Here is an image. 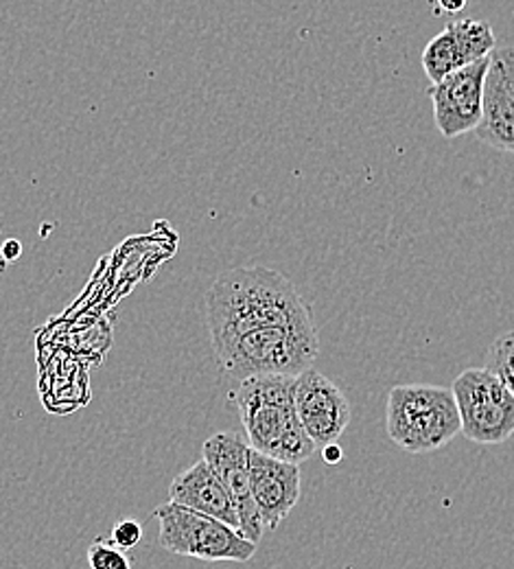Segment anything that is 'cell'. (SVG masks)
I'll use <instances>...</instances> for the list:
<instances>
[{
    "label": "cell",
    "instance_id": "obj_1",
    "mask_svg": "<svg viewBox=\"0 0 514 569\" xmlns=\"http://www.w3.org/2000/svg\"><path fill=\"white\" fill-rule=\"evenodd\" d=\"M206 320L213 351L250 331L313 322L295 284L261 266L220 274L206 293Z\"/></svg>",
    "mask_w": 514,
    "mask_h": 569
},
{
    "label": "cell",
    "instance_id": "obj_8",
    "mask_svg": "<svg viewBox=\"0 0 514 569\" xmlns=\"http://www.w3.org/2000/svg\"><path fill=\"white\" fill-rule=\"evenodd\" d=\"M294 406L300 426L318 449L335 445L353 417L344 390L313 368L295 377Z\"/></svg>",
    "mask_w": 514,
    "mask_h": 569
},
{
    "label": "cell",
    "instance_id": "obj_12",
    "mask_svg": "<svg viewBox=\"0 0 514 569\" xmlns=\"http://www.w3.org/2000/svg\"><path fill=\"white\" fill-rule=\"evenodd\" d=\"M250 485L256 510L261 515L265 530H276L285 517L294 510L300 491L302 476L300 465H292L259 451H250Z\"/></svg>",
    "mask_w": 514,
    "mask_h": 569
},
{
    "label": "cell",
    "instance_id": "obj_14",
    "mask_svg": "<svg viewBox=\"0 0 514 569\" xmlns=\"http://www.w3.org/2000/svg\"><path fill=\"white\" fill-rule=\"evenodd\" d=\"M484 368H488L493 375H497L514 395V331L500 336L491 345Z\"/></svg>",
    "mask_w": 514,
    "mask_h": 569
},
{
    "label": "cell",
    "instance_id": "obj_17",
    "mask_svg": "<svg viewBox=\"0 0 514 569\" xmlns=\"http://www.w3.org/2000/svg\"><path fill=\"white\" fill-rule=\"evenodd\" d=\"M436 2L442 13H460L468 4V0H436Z\"/></svg>",
    "mask_w": 514,
    "mask_h": 569
},
{
    "label": "cell",
    "instance_id": "obj_19",
    "mask_svg": "<svg viewBox=\"0 0 514 569\" xmlns=\"http://www.w3.org/2000/svg\"><path fill=\"white\" fill-rule=\"evenodd\" d=\"M322 451H324V460H326L329 465H335V462L342 460V451H340L335 445H329V447H324Z\"/></svg>",
    "mask_w": 514,
    "mask_h": 569
},
{
    "label": "cell",
    "instance_id": "obj_13",
    "mask_svg": "<svg viewBox=\"0 0 514 569\" xmlns=\"http://www.w3.org/2000/svg\"><path fill=\"white\" fill-rule=\"evenodd\" d=\"M169 501L178 506H187L202 515L215 517L223 523L232 526L234 530L241 528L234 501L225 491L218 473L211 469V465L204 458L193 462L189 469H184L180 476L173 478L169 487Z\"/></svg>",
    "mask_w": 514,
    "mask_h": 569
},
{
    "label": "cell",
    "instance_id": "obj_2",
    "mask_svg": "<svg viewBox=\"0 0 514 569\" xmlns=\"http://www.w3.org/2000/svg\"><path fill=\"white\" fill-rule=\"evenodd\" d=\"M295 377H250L230 392L245 429V440L259 453L302 465L318 447L300 426L294 406Z\"/></svg>",
    "mask_w": 514,
    "mask_h": 569
},
{
    "label": "cell",
    "instance_id": "obj_7",
    "mask_svg": "<svg viewBox=\"0 0 514 569\" xmlns=\"http://www.w3.org/2000/svg\"><path fill=\"white\" fill-rule=\"evenodd\" d=\"M250 442L236 433V431H220L211 436L202 447V458L211 465V469L218 473L225 491L236 506L239 512V532L252 541L259 543L263 539V521L256 510V503L252 498V485H250Z\"/></svg>",
    "mask_w": 514,
    "mask_h": 569
},
{
    "label": "cell",
    "instance_id": "obj_6",
    "mask_svg": "<svg viewBox=\"0 0 514 569\" xmlns=\"http://www.w3.org/2000/svg\"><path fill=\"white\" fill-rule=\"evenodd\" d=\"M460 433L477 445H502L514 433V395L488 368H466L451 386Z\"/></svg>",
    "mask_w": 514,
    "mask_h": 569
},
{
    "label": "cell",
    "instance_id": "obj_11",
    "mask_svg": "<svg viewBox=\"0 0 514 569\" xmlns=\"http://www.w3.org/2000/svg\"><path fill=\"white\" fill-rule=\"evenodd\" d=\"M497 47L493 27L486 20L464 18L446 24L423 51V69L432 86L446 74L488 58Z\"/></svg>",
    "mask_w": 514,
    "mask_h": 569
},
{
    "label": "cell",
    "instance_id": "obj_15",
    "mask_svg": "<svg viewBox=\"0 0 514 569\" xmlns=\"http://www.w3.org/2000/svg\"><path fill=\"white\" fill-rule=\"evenodd\" d=\"M88 568L90 569H134L132 559L125 550L112 543V539L99 537L88 548Z\"/></svg>",
    "mask_w": 514,
    "mask_h": 569
},
{
    "label": "cell",
    "instance_id": "obj_3",
    "mask_svg": "<svg viewBox=\"0 0 514 569\" xmlns=\"http://www.w3.org/2000/svg\"><path fill=\"white\" fill-rule=\"evenodd\" d=\"M387 436L407 453H430L460 433V415L451 388L430 383L394 386L387 395Z\"/></svg>",
    "mask_w": 514,
    "mask_h": 569
},
{
    "label": "cell",
    "instance_id": "obj_5",
    "mask_svg": "<svg viewBox=\"0 0 514 569\" xmlns=\"http://www.w3.org/2000/svg\"><path fill=\"white\" fill-rule=\"evenodd\" d=\"M153 519L158 521L160 548L178 557H193L211 563H245L256 552V543L248 541L232 526L173 501L158 506Z\"/></svg>",
    "mask_w": 514,
    "mask_h": 569
},
{
    "label": "cell",
    "instance_id": "obj_4",
    "mask_svg": "<svg viewBox=\"0 0 514 569\" xmlns=\"http://www.w3.org/2000/svg\"><path fill=\"white\" fill-rule=\"evenodd\" d=\"M318 356L320 340L313 322L250 331L215 349L221 370L239 381L261 375L298 377Z\"/></svg>",
    "mask_w": 514,
    "mask_h": 569
},
{
    "label": "cell",
    "instance_id": "obj_9",
    "mask_svg": "<svg viewBox=\"0 0 514 569\" xmlns=\"http://www.w3.org/2000/svg\"><path fill=\"white\" fill-rule=\"evenodd\" d=\"M488 58L446 74L430 88L434 103V121L444 139H457L475 132L484 108V79Z\"/></svg>",
    "mask_w": 514,
    "mask_h": 569
},
{
    "label": "cell",
    "instance_id": "obj_10",
    "mask_svg": "<svg viewBox=\"0 0 514 569\" xmlns=\"http://www.w3.org/2000/svg\"><path fill=\"white\" fill-rule=\"evenodd\" d=\"M475 137L484 144L514 153V47H495L484 79V108Z\"/></svg>",
    "mask_w": 514,
    "mask_h": 569
},
{
    "label": "cell",
    "instance_id": "obj_16",
    "mask_svg": "<svg viewBox=\"0 0 514 569\" xmlns=\"http://www.w3.org/2000/svg\"><path fill=\"white\" fill-rule=\"evenodd\" d=\"M110 539L114 546H119L121 550H132L143 541V526L134 519H121L114 523Z\"/></svg>",
    "mask_w": 514,
    "mask_h": 569
},
{
    "label": "cell",
    "instance_id": "obj_18",
    "mask_svg": "<svg viewBox=\"0 0 514 569\" xmlns=\"http://www.w3.org/2000/svg\"><path fill=\"white\" fill-rule=\"evenodd\" d=\"M20 252H22V246H20L16 239L4 241V246H2V257H4L7 261H16V259L20 257Z\"/></svg>",
    "mask_w": 514,
    "mask_h": 569
}]
</instances>
